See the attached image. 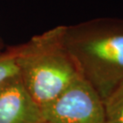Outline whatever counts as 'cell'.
I'll return each instance as SVG.
<instances>
[{"instance_id": "6da1fadb", "label": "cell", "mask_w": 123, "mask_h": 123, "mask_svg": "<svg viewBox=\"0 0 123 123\" xmlns=\"http://www.w3.org/2000/svg\"><path fill=\"white\" fill-rule=\"evenodd\" d=\"M64 40L81 76L104 101L123 81V19L65 26Z\"/></svg>"}, {"instance_id": "7a4b0ae2", "label": "cell", "mask_w": 123, "mask_h": 123, "mask_svg": "<svg viewBox=\"0 0 123 123\" xmlns=\"http://www.w3.org/2000/svg\"><path fill=\"white\" fill-rule=\"evenodd\" d=\"M64 33L65 26H57L15 46L19 77L41 109L82 77L67 49Z\"/></svg>"}, {"instance_id": "3957f363", "label": "cell", "mask_w": 123, "mask_h": 123, "mask_svg": "<svg viewBox=\"0 0 123 123\" xmlns=\"http://www.w3.org/2000/svg\"><path fill=\"white\" fill-rule=\"evenodd\" d=\"M43 123H106L104 103L83 77L42 109Z\"/></svg>"}, {"instance_id": "277c9868", "label": "cell", "mask_w": 123, "mask_h": 123, "mask_svg": "<svg viewBox=\"0 0 123 123\" xmlns=\"http://www.w3.org/2000/svg\"><path fill=\"white\" fill-rule=\"evenodd\" d=\"M0 123H43L42 109L26 90L19 75L0 84Z\"/></svg>"}, {"instance_id": "5b68a950", "label": "cell", "mask_w": 123, "mask_h": 123, "mask_svg": "<svg viewBox=\"0 0 123 123\" xmlns=\"http://www.w3.org/2000/svg\"><path fill=\"white\" fill-rule=\"evenodd\" d=\"M106 123H123V81L103 101Z\"/></svg>"}, {"instance_id": "8992f818", "label": "cell", "mask_w": 123, "mask_h": 123, "mask_svg": "<svg viewBox=\"0 0 123 123\" xmlns=\"http://www.w3.org/2000/svg\"><path fill=\"white\" fill-rule=\"evenodd\" d=\"M19 75L16 60V47H8L0 52V84L12 77Z\"/></svg>"}, {"instance_id": "52a82bcc", "label": "cell", "mask_w": 123, "mask_h": 123, "mask_svg": "<svg viewBox=\"0 0 123 123\" xmlns=\"http://www.w3.org/2000/svg\"><path fill=\"white\" fill-rule=\"evenodd\" d=\"M4 48H5L4 42H3V40H2V38L0 37V52H1V51H3V49H4Z\"/></svg>"}]
</instances>
